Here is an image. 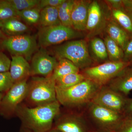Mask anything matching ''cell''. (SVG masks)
<instances>
[{
  "instance_id": "obj_19",
  "label": "cell",
  "mask_w": 132,
  "mask_h": 132,
  "mask_svg": "<svg viewBox=\"0 0 132 132\" xmlns=\"http://www.w3.org/2000/svg\"><path fill=\"white\" fill-rule=\"evenodd\" d=\"M110 10L112 19L127 32L130 37L132 36V14L124 7L110 9Z\"/></svg>"
},
{
  "instance_id": "obj_2",
  "label": "cell",
  "mask_w": 132,
  "mask_h": 132,
  "mask_svg": "<svg viewBox=\"0 0 132 132\" xmlns=\"http://www.w3.org/2000/svg\"><path fill=\"white\" fill-rule=\"evenodd\" d=\"M101 87L86 79L82 82L65 89L56 88L57 101L70 110H83L92 102Z\"/></svg>"
},
{
  "instance_id": "obj_11",
  "label": "cell",
  "mask_w": 132,
  "mask_h": 132,
  "mask_svg": "<svg viewBox=\"0 0 132 132\" xmlns=\"http://www.w3.org/2000/svg\"><path fill=\"white\" fill-rule=\"evenodd\" d=\"M27 80L14 83L6 92L0 103V113L6 117L15 114L16 108L26 98Z\"/></svg>"
},
{
  "instance_id": "obj_31",
  "label": "cell",
  "mask_w": 132,
  "mask_h": 132,
  "mask_svg": "<svg viewBox=\"0 0 132 132\" xmlns=\"http://www.w3.org/2000/svg\"><path fill=\"white\" fill-rule=\"evenodd\" d=\"M11 60L4 53L0 52V73L9 72Z\"/></svg>"
},
{
  "instance_id": "obj_10",
  "label": "cell",
  "mask_w": 132,
  "mask_h": 132,
  "mask_svg": "<svg viewBox=\"0 0 132 132\" xmlns=\"http://www.w3.org/2000/svg\"><path fill=\"white\" fill-rule=\"evenodd\" d=\"M71 111L63 113L61 111L55 119L52 128L61 132L92 131L82 111Z\"/></svg>"
},
{
  "instance_id": "obj_6",
  "label": "cell",
  "mask_w": 132,
  "mask_h": 132,
  "mask_svg": "<svg viewBox=\"0 0 132 132\" xmlns=\"http://www.w3.org/2000/svg\"><path fill=\"white\" fill-rule=\"evenodd\" d=\"M111 10L105 2L91 1L85 32L88 39H91L105 31L111 19Z\"/></svg>"
},
{
  "instance_id": "obj_39",
  "label": "cell",
  "mask_w": 132,
  "mask_h": 132,
  "mask_svg": "<svg viewBox=\"0 0 132 132\" xmlns=\"http://www.w3.org/2000/svg\"><path fill=\"white\" fill-rule=\"evenodd\" d=\"M4 94L3 93H0V103H1V101L2 100L3 98V96H4Z\"/></svg>"
},
{
  "instance_id": "obj_38",
  "label": "cell",
  "mask_w": 132,
  "mask_h": 132,
  "mask_svg": "<svg viewBox=\"0 0 132 132\" xmlns=\"http://www.w3.org/2000/svg\"><path fill=\"white\" fill-rule=\"evenodd\" d=\"M20 132H32L30 131V130L25 128L22 127L21 126V127L20 130Z\"/></svg>"
},
{
  "instance_id": "obj_20",
  "label": "cell",
  "mask_w": 132,
  "mask_h": 132,
  "mask_svg": "<svg viewBox=\"0 0 132 132\" xmlns=\"http://www.w3.org/2000/svg\"><path fill=\"white\" fill-rule=\"evenodd\" d=\"M90 46L94 61L102 63L109 61L106 47L104 40L98 37H94L90 40Z\"/></svg>"
},
{
  "instance_id": "obj_25",
  "label": "cell",
  "mask_w": 132,
  "mask_h": 132,
  "mask_svg": "<svg viewBox=\"0 0 132 132\" xmlns=\"http://www.w3.org/2000/svg\"><path fill=\"white\" fill-rule=\"evenodd\" d=\"M74 0H65L58 7L59 19L63 26L72 28L71 17Z\"/></svg>"
},
{
  "instance_id": "obj_33",
  "label": "cell",
  "mask_w": 132,
  "mask_h": 132,
  "mask_svg": "<svg viewBox=\"0 0 132 132\" xmlns=\"http://www.w3.org/2000/svg\"><path fill=\"white\" fill-rule=\"evenodd\" d=\"M122 61L132 63V36L130 37L127 45L123 51Z\"/></svg>"
},
{
  "instance_id": "obj_26",
  "label": "cell",
  "mask_w": 132,
  "mask_h": 132,
  "mask_svg": "<svg viewBox=\"0 0 132 132\" xmlns=\"http://www.w3.org/2000/svg\"><path fill=\"white\" fill-rule=\"evenodd\" d=\"M41 10L37 7L33 8L21 12H17L20 19L29 25H34L39 23Z\"/></svg>"
},
{
  "instance_id": "obj_1",
  "label": "cell",
  "mask_w": 132,
  "mask_h": 132,
  "mask_svg": "<svg viewBox=\"0 0 132 132\" xmlns=\"http://www.w3.org/2000/svg\"><path fill=\"white\" fill-rule=\"evenodd\" d=\"M60 107L57 100L34 107L20 104L15 114L20 120L22 127L32 132H47L53 128L55 119L61 111Z\"/></svg>"
},
{
  "instance_id": "obj_21",
  "label": "cell",
  "mask_w": 132,
  "mask_h": 132,
  "mask_svg": "<svg viewBox=\"0 0 132 132\" xmlns=\"http://www.w3.org/2000/svg\"><path fill=\"white\" fill-rule=\"evenodd\" d=\"M39 23L42 27L61 25L58 7H46L42 9Z\"/></svg>"
},
{
  "instance_id": "obj_9",
  "label": "cell",
  "mask_w": 132,
  "mask_h": 132,
  "mask_svg": "<svg viewBox=\"0 0 132 132\" xmlns=\"http://www.w3.org/2000/svg\"><path fill=\"white\" fill-rule=\"evenodd\" d=\"M1 45L12 55L22 56L28 61L32 59L38 48L35 37L26 34L6 37L2 40Z\"/></svg>"
},
{
  "instance_id": "obj_40",
  "label": "cell",
  "mask_w": 132,
  "mask_h": 132,
  "mask_svg": "<svg viewBox=\"0 0 132 132\" xmlns=\"http://www.w3.org/2000/svg\"><path fill=\"white\" fill-rule=\"evenodd\" d=\"M47 132H61L60 131H58V130H55V129H53V128H52V129H51V130H50L49 131H48Z\"/></svg>"
},
{
  "instance_id": "obj_35",
  "label": "cell",
  "mask_w": 132,
  "mask_h": 132,
  "mask_svg": "<svg viewBox=\"0 0 132 132\" xmlns=\"http://www.w3.org/2000/svg\"><path fill=\"white\" fill-rule=\"evenodd\" d=\"M123 114L125 116L132 115V98H128Z\"/></svg>"
},
{
  "instance_id": "obj_27",
  "label": "cell",
  "mask_w": 132,
  "mask_h": 132,
  "mask_svg": "<svg viewBox=\"0 0 132 132\" xmlns=\"http://www.w3.org/2000/svg\"><path fill=\"white\" fill-rule=\"evenodd\" d=\"M19 18L17 12L8 0H0V22Z\"/></svg>"
},
{
  "instance_id": "obj_13",
  "label": "cell",
  "mask_w": 132,
  "mask_h": 132,
  "mask_svg": "<svg viewBox=\"0 0 132 132\" xmlns=\"http://www.w3.org/2000/svg\"><path fill=\"white\" fill-rule=\"evenodd\" d=\"M57 63L56 58L51 56L44 48H41L35 53L31 59V75L51 76Z\"/></svg>"
},
{
  "instance_id": "obj_15",
  "label": "cell",
  "mask_w": 132,
  "mask_h": 132,
  "mask_svg": "<svg viewBox=\"0 0 132 132\" xmlns=\"http://www.w3.org/2000/svg\"><path fill=\"white\" fill-rule=\"evenodd\" d=\"M106 86L127 97L132 91V64L125 69Z\"/></svg>"
},
{
  "instance_id": "obj_23",
  "label": "cell",
  "mask_w": 132,
  "mask_h": 132,
  "mask_svg": "<svg viewBox=\"0 0 132 132\" xmlns=\"http://www.w3.org/2000/svg\"><path fill=\"white\" fill-rule=\"evenodd\" d=\"M86 79L81 73L70 74L55 79V87L60 89H67L79 84Z\"/></svg>"
},
{
  "instance_id": "obj_7",
  "label": "cell",
  "mask_w": 132,
  "mask_h": 132,
  "mask_svg": "<svg viewBox=\"0 0 132 132\" xmlns=\"http://www.w3.org/2000/svg\"><path fill=\"white\" fill-rule=\"evenodd\" d=\"M132 64L123 61H108L84 69L81 73L86 79L102 87L107 85L125 69Z\"/></svg>"
},
{
  "instance_id": "obj_28",
  "label": "cell",
  "mask_w": 132,
  "mask_h": 132,
  "mask_svg": "<svg viewBox=\"0 0 132 132\" xmlns=\"http://www.w3.org/2000/svg\"><path fill=\"white\" fill-rule=\"evenodd\" d=\"M17 12L37 7L40 0H8Z\"/></svg>"
},
{
  "instance_id": "obj_32",
  "label": "cell",
  "mask_w": 132,
  "mask_h": 132,
  "mask_svg": "<svg viewBox=\"0 0 132 132\" xmlns=\"http://www.w3.org/2000/svg\"><path fill=\"white\" fill-rule=\"evenodd\" d=\"M65 0H40L37 8L40 10L46 7H58Z\"/></svg>"
},
{
  "instance_id": "obj_12",
  "label": "cell",
  "mask_w": 132,
  "mask_h": 132,
  "mask_svg": "<svg viewBox=\"0 0 132 132\" xmlns=\"http://www.w3.org/2000/svg\"><path fill=\"white\" fill-rule=\"evenodd\" d=\"M127 98V97L107 86H104L101 87L92 102L114 112L123 114Z\"/></svg>"
},
{
  "instance_id": "obj_14",
  "label": "cell",
  "mask_w": 132,
  "mask_h": 132,
  "mask_svg": "<svg viewBox=\"0 0 132 132\" xmlns=\"http://www.w3.org/2000/svg\"><path fill=\"white\" fill-rule=\"evenodd\" d=\"M92 1H75L72 14V28L79 32L85 31L87 23L89 5Z\"/></svg>"
},
{
  "instance_id": "obj_36",
  "label": "cell",
  "mask_w": 132,
  "mask_h": 132,
  "mask_svg": "<svg viewBox=\"0 0 132 132\" xmlns=\"http://www.w3.org/2000/svg\"><path fill=\"white\" fill-rule=\"evenodd\" d=\"M123 4L125 9L132 14V0H123Z\"/></svg>"
},
{
  "instance_id": "obj_41",
  "label": "cell",
  "mask_w": 132,
  "mask_h": 132,
  "mask_svg": "<svg viewBox=\"0 0 132 132\" xmlns=\"http://www.w3.org/2000/svg\"><path fill=\"white\" fill-rule=\"evenodd\" d=\"M90 132H94V131H91Z\"/></svg>"
},
{
  "instance_id": "obj_29",
  "label": "cell",
  "mask_w": 132,
  "mask_h": 132,
  "mask_svg": "<svg viewBox=\"0 0 132 132\" xmlns=\"http://www.w3.org/2000/svg\"><path fill=\"white\" fill-rule=\"evenodd\" d=\"M13 85L9 71L0 73V93H6Z\"/></svg>"
},
{
  "instance_id": "obj_34",
  "label": "cell",
  "mask_w": 132,
  "mask_h": 132,
  "mask_svg": "<svg viewBox=\"0 0 132 132\" xmlns=\"http://www.w3.org/2000/svg\"><path fill=\"white\" fill-rule=\"evenodd\" d=\"M110 9H120L124 7L123 0L104 1Z\"/></svg>"
},
{
  "instance_id": "obj_22",
  "label": "cell",
  "mask_w": 132,
  "mask_h": 132,
  "mask_svg": "<svg viewBox=\"0 0 132 132\" xmlns=\"http://www.w3.org/2000/svg\"><path fill=\"white\" fill-rule=\"evenodd\" d=\"M80 72V70L71 61L65 59H58V63L52 77L55 80L60 78L73 73Z\"/></svg>"
},
{
  "instance_id": "obj_16",
  "label": "cell",
  "mask_w": 132,
  "mask_h": 132,
  "mask_svg": "<svg viewBox=\"0 0 132 132\" xmlns=\"http://www.w3.org/2000/svg\"><path fill=\"white\" fill-rule=\"evenodd\" d=\"M9 72L14 84L28 79L31 75L30 65L24 57L12 55Z\"/></svg>"
},
{
  "instance_id": "obj_18",
  "label": "cell",
  "mask_w": 132,
  "mask_h": 132,
  "mask_svg": "<svg viewBox=\"0 0 132 132\" xmlns=\"http://www.w3.org/2000/svg\"><path fill=\"white\" fill-rule=\"evenodd\" d=\"M19 18H13L0 22V28L6 35L15 36L25 34L29 30L27 25L20 20Z\"/></svg>"
},
{
  "instance_id": "obj_5",
  "label": "cell",
  "mask_w": 132,
  "mask_h": 132,
  "mask_svg": "<svg viewBox=\"0 0 132 132\" xmlns=\"http://www.w3.org/2000/svg\"><path fill=\"white\" fill-rule=\"evenodd\" d=\"M54 52L57 60L67 59L80 71L93 67L94 62L90 55L87 42L85 40L68 41L55 47Z\"/></svg>"
},
{
  "instance_id": "obj_17",
  "label": "cell",
  "mask_w": 132,
  "mask_h": 132,
  "mask_svg": "<svg viewBox=\"0 0 132 132\" xmlns=\"http://www.w3.org/2000/svg\"><path fill=\"white\" fill-rule=\"evenodd\" d=\"M105 31L107 34V35L117 43L124 51L130 38L127 32L112 17L109 21Z\"/></svg>"
},
{
  "instance_id": "obj_24",
  "label": "cell",
  "mask_w": 132,
  "mask_h": 132,
  "mask_svg": "<svg viewBox=\"0 0 132 132\" xmlns=\"http://www.w3.org/2000/svg\"><path fill=\"white\" fill-rule=\"evenodd\" d=\"M104 40L106 47L109 61H122L123 50L118 43L108 35L105 36Z\"/></svg>"
},
{
  "instance_id": "obj_37",
  "label": "cell",
  "mask_w": 132,
  "mask_h": 132,
  "mask_svg": "<svg viewBox=\"0 0 132 132\" xmlns=\"http://www.w3.org/2000/svg\"><path fill=\"white\" fill-rule=\"evenodd\" d=\"M6 37V35L3 33L0 28V40H2Z\"/></svg>"
},
{
  "instance_id": "obj_30",
  "label": "cell",
  "mask_w": 132,
  "mask_h": 132,
  "mask_svg": "<svg viewBox=\"0 0 132 132\" xmlns=\"http://www.w3.org/2000/svg\"><path fill=\"white\" fill-rule=\"evenodd\" d=\"M115 132H132V115L124 116Z\"/></svg>"
},
{
  "instance_id": "obj_4",
  "label": "cell",
  "mask_w": 132,
  "mask_h": 132,
  "mask_svg": "<svg viewBox=\"0 0 132 132\" xmlns=\"http://www.w3.org/2000/svg\"><path fill=\"white\" fill-rule=\"evenodd\" d=\"M25 101L31 107L47 105L57 101L55 81L52 76L35 77L28 82Z\"/></svg>"
},
{
  "instance_id": "obj_3",
  "label": "cell",
  "mask_w": 132,
  "mask_h": 132,
  "mask_svg": "<svg viewBox=\"0 0 132 132\" xmlns=\"http://www.w3.org/2000/svg\"><path fill=\"white\" fill-rule=\"evenodd\" d=\"M93 131L115 132L125 115L91 102L81 111Z\"/></svg>"
},
{
  "instance_id": "obj_8",
  "label": "cell",
  "mask_w": 132,
  "mask_h": 132,
  "mask_svg": "<svg viewBox=\"0 0 132 132\" xmlns=\"http://www.w3.org/2000/svg\"><path fill=\"white\" fill-rule=\"evenodd\" d=\"M81 34L72 28L62 24L41 27L38 34V42L41 47L44 48L80 38L82 36Z\"/></svg>"
}]
</instances>
